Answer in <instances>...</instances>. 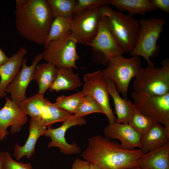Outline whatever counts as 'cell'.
<instances>
[{
    "mask_svg": "<svg viewBox=\"0 0 169 169\" xmlns=\"http://www.w3.org/2000/svg\"><path fill=\"white\" fill-rule=\"evenodd\" d=\"M151 1L157 9L169 13V0H151Z\"/></svg>",
    "mask_w": 169,
    "mask_h": 169,
    "instance_id": "33",
    "label": "cell"
},
{
    "mask_svg": "<svg viewBox=\"0 0 169 169\" xmlns=\"http://www.w3.org/2000/svg\"><path fill=\"white\" fill-rule=\"evenodd\" d=\"M27 52L25 49L21 47L8 61L0 65V99L6 96L5 89L20 69Z\"/></svg>",
    "mask_w": 169,
    "mask_h": 169,
    "instance_id": "16",
    "label": "cell"
},
{
    "mask_svg": "<svg viewBox=\"0 0 169 169\" xmlns=\"http://www.w3.org/2000/svg\"><path fill=\"white\" fill-rule=\"evenodd\" d=\"M84 95L82 90L68 96H60L57 97L54 104L71 114H74Z\"/></svg>",
    "mask_w": 169,
    "mask_h": 169,
    "instance_id": "27",
    "label": "cell"
},
{
    "mask_svg": "<svg viewBox=\"0 0 169 169\" xmlns=\"http://www.w3.org/2000/svg\"><path fill=\"white\" fill-rule=\"evenodd\" d=\"M46 98H44L43 95L37 93L26 98L18 106L32 118L43 122V118L46 109Z\"/></svg>",
    "mask_w": 169,
    "mask_h": 169,
    "instance_id": "24",
    "label": "cell"
},
{
    "mask_svg": "<svg viewBox=\"0 0 169 169\" xmlns=\"http://www.w3.org/2000/svg\"><path fill=\"white\" fill-rule=\"evenodd\" d=\"M90 164L86 160L77 158L74 161L71 169H88Z\"/></svg>",
    "mask_w": 169,
    "mask_h": 169,
    "instance_id": "34",
    "label": "cell"
},
{
    "mask_svg": "<svg viewBox=\"0 0 169 169\" xmlns=\"http://www.w3.org/2000/svg\"><path fill=\"white\" fill-rule=\"evenodd\" d=\"M71 18L57 17L54 19L44 47L50 42L58 39L70 32Z\"/></svg>",
    "mask_w": 169,
    "mask_h": 169,
    "instance_id": "25",
    "label": "cell"
},
{
    "mask_svg": "<svg viewBox=\"0 0 169 169\" xmlns=\"http://www.w3.org/2000/svg\"><path fill=\"white\" fill-rule=\"evenodd\" d=\"M169 141L165 134L164 126L154 122L151 129L142 135L140 141V148L144 153L156 149Z\"/></svg>",
    "mask_w": 169,
    "mask_h": 169,
    "instance_id": "21",
    "label": "cell"
},
{
    "mask_svg": "<svg viewBox=\"0 0 169 169\" xmlns=\"http://www.w3.org/2000/svg\"><path fill=\"white\" fill-rule=\"evenodd\" d=\"M99 10L106 16L109 28L122 50L124 53L131 52L138 37L139 21L132 15L113 9L108 5L100 6Z\"/></svg>",
    "mask_w": 169,
    "mask_h": 169,
    "instance_id": "3",
    "label": "cell"
},
{
    "mask_svg": "<svg viewBox=\"0 0 169 169\" xmlns=\"http://www.w3.org/2000/svg\"><path fill=\"white\" fill-rule=\"evenodd\" d=\"M56 69V77L49 88L50 91L73 90L82 85L79 74L74 73L73 68L60 67Z\"/></svg>",
    "mask_w": 169,
    "mask_h": 169,
    "instance_id": "20",
    "label": "cell"
},
{
    "mask_svg": "<svg viewBox=\"0 0 169 169\" xmlns=\"http://www.w3.org/2000/svg\"><path fill=\"white\" fill-rule=\"evenodd\" d=\"M56 73V68L50 63L46 62L37 65L34 71L33 79L38 84V93L44 95L55 79Z\"/></svg>",
    "mask_w": 169,
    "mask_h": 169,
    "instance_id": "23",
    "label": "cell"
},
{
    "mask_svg": "<svg viewBox=\"0 0 169 169\" xmlns=\"http://www.w3.org/2000/svg\"><path fill=\"white\" fill-rule=\"evenodd\" d=\"M47 129L45 124L37 120L31 118L29 126V134L28 139L22 146L17 143L14 147V156L19 161L24 156L30 158L35 152V146L38 139L44 135Z\"/></svg>",
    "mask_w": 169,
    "mask_h": 169,
    "instance_id": "17",
    "label": "cell"
},
{
    "mask_svg": "<svg viewBox=\"0 0 169 169\" xmlns=\"http://www.w3.org/2000/svg\"><path fill=\"white\" fill-rule=\"evenodd\" d=\"M107 65L105 69L101 70L103 74L114 82L118 92L124 99H128L129 83L143 69L140 57L133 56L127 58L123 55H117L111 58Z\"/></svg>",
    "mask_w": 169,
    "mask_h": 169,
    "instance_id": "4",
    "label": "cell"
},
{
    "mask_svg": "<svg viewBox=\"0 0 169 169\" xmlns=\"http://www.w3.org/2000/svg\"><path fill=\"white\" fill-rule=\"evenodd\" d=\"M141 169L139 167H136L134 168H128V169Z\"/></svg>",
    "mask_w": 169,
    "mask_h": 169,
    "instance_id": "39",
    "label": "cell"
},
{
    "mask_svg": "<svg viewBox=\"0 0 169 169\" xmlns=\"http://www.w3.org/2000/svg\"><path fill=\"white\" fill-rule=\"evenodd\" d=\"M4 106L0 110V141L8 135V128L10 127L12 135L20 132L28 122L27 115L9 98L6 97Z\"/></svg>",
    "mask_w": 169,
    "mask_h": 169,
    "instance_id": "14",
    "label": "cell"
},
{
    "mask_svg": "<svg viewBox=\"0 0 169 169\" xmlns=\"http://www.w3.org/2000/svg\"><path fill=\"white\" fill-rule=\"evenodd\" d=\"M77 44L69 32L58 39L50 42L44 47L42 53L43 59L56 68H79L76 63L80 58L76 50Z\"/></svg>",
    "mask_w": 169,
    "mask_h": 169,
    "instance_id": "7",
    "label": "cell"
},
{
    "mask_svg": "<svg viewBox=\"0 0 169 169\" xmlns=\"http://www.w3.org/2000/svg\"><path fill=\"white\" fill-rule=\"evenodd\" d=\"M100 7L86 9L74 13L70 33L77 43L87 46L95 38L99 27Z\"/></svg>",
    "mask_w": 169,
    "mask_h": 169,
    "instance_id": "10",
    "label": "cell"
},
{
    "mask_svg": "<svg viewBox=\"0 0 169 169\" xmlns=\"http://www.w3.org/2000/svg\"><path fill=\"white\" fill-rule=\"evenodd\" d=\"M43 59L42 53L36 55L31 64L28 66L25 59L20 69L12 81L7 86L5 92L10 94L12 100L18 105L26 98L25 92L30 82L33 79L34 71Z\"/></svg>",
    "mask_w": 169,
    "mask_h": 169,
    "instance_id": "13",
    "label": "cell"
},
{
    "mask_svg": "<svg viewBox=\"0 0 169 169\" xmlns=\"http://www.w3.org/2000/svg\"><path fill=\"white\" fill-rule=\"evenodd\" d=\"M1 169H33L31 163H24L14 160L10 153L3 152Z\"/></svg>",
    "mask_w": 169,
    "mask_h": 169,
    "instance_id": "31",
    "label": "cell"
},
{
    "mask_svg": "<svg viewBox=\"0 0 169 169\" xmlns=\"http://www.w3.org/2000/svg\"><path fill=\"white\" fill-rule=\"evenodd\" d=\"M16 9L20 8L28 2V0H16Z\"/></svg>",
    "mask_w": 169,
    "mask_h": 169,
    "instance_id": "36",
    "label": "cell"
},
{
    "mask_svg": "<svg viewBox=\"0 0 169 169\" xmlns=\"http://www.w3.org/2000/svg\"><path fill=\"white\" fill-rule=\"evenodd\" d=\"M15 25L19 34L28 40L45 45L54 18L46 0H28L15 11Z\"/></svg>",
    "mask_w": 169,
    "mask_h": 169,
    "instance_id": "2",
    "label": "cell"
},
{
    "mask_svg": "<svg viewBox=\"0 0 169 169\" xmlns=\"http://www.w3.org/2000/svg\"><path fill=\"white\" fill-rule=\"evenodd\" d=\"M3 152L0 151V169H1L2 162L3 159Z\"/></svg>",
    "mask_w": 169,
    "mask_h": 169,
    "instance_id": "38",
    "label": "cell"
},
{
    "mask_svg": "<svg viewBox=\"0 0 169 169\" xmlns=\"http://www.w3.org/2000/svg\"><path fill=\"white\" fill-rule=\"evenodd\" d=\"M88 169H101L95 164L90 163Z\"/></svg>",
    "mask_w": 169,
    "mask_h": 169,
    "instance_id": "37",
    "label": "cell"
},
{
    "mask_svg": "<svg viewBox=\"0 0 169 169\" xmlns=\"http://www.w3.org/2000/svg\"><path fill=\"white\" fill-rule=\"evenodd\" d=\"M109 4V0H77L74 13L91 8Z\"/></svg>",
    "mask_w": 169,
    "mask_h": 169,
    "instance_id": "32",
    "label": "cell"
},
{
    "mask_svg": "<svg viewBox=\"0 0 169 169\" xmlns=\"http://www.w3.org/2000/svg\"><path fill=\"white\" fill-rule=\"evenodd\" d=\"M100 13L97 32L93 40L87 46L91 47L92 51L93 61L97 64L107 65L111 58L123 55L124 52L111 33L106 16Z\"/></svg>",
    "mask_w": 169,
    "mask_h": 169,
    "instance_id": "8",
    "label": "cell"
},
{
    "mask_svg": "<svg viewBox=\"0 0 169 169\" xmlns=\"http://www.w3.org/2000/svg\"><path fill=\"white\" fill-rule=\"evenodd\" d=\"M106 81L108 92L115 105V113L117 116L115 122L129 123L135 109L133 102L120 96L113 81L106 78Z\"/></svg>",
    "mask_w": 169,
    "mask_h": 169,
    "instance_id": "18",
    "label": "cell"
},
{
    "mask_svg": "<svg viewBox=\"0 0 169 169\" xmlns=\"http://www.w3.org/2000/svg\"><path fill=\"white\" fill-rule=\"evenodd\" d=\"M160 64V68L148 65L142 69L134 81V91L156 95L169 93V59H163Z\"/></svg>",
    "mask_w": 169,
    "mask_h": 169,
    "instance_id": "6",
    "label": "cell"
},
{
    "mask_svg": "<svg viewBox=\"0 0 169 169\" xmlns=\"http://www.w3.org/2000/svg\"><path fill=\"white\" fill-rule=\"evenodd\" d=\"M82 90L85 95H91L102 108L107 118L109 124L116 120L111 108L109 94L107 91L106 78L100 70L92 73L85 74Z\"/></svg>",
    "mask_w": 169,
    "mask_h": 169,
    "instance_id": "11",
    "label": "cell"
},
{
    "mask_svg": "<svg viewBox=\"0 0 169 169\" xmlns=\"http://www.w3.org/2000/svg\"><path fill=\"white\" fill-rule=\"evenodd\" d=\"M131 95L135 108L154 122L169 125V93L156 95L134 91Z\"/></svg>",
    "mask_w": 169,
    "mask_h": 169,
    "instance_id": "9",
    "label": "cell"
},
{
    "mask_svg": "<svg viewBox=\"0 0 169 169\" xmlns=\"http://www.w3.org/2000/svg\"><path fill=\"white\" fill-rule=\"evenodd\" d=\"M140 30L136 45L130 53L131 56L143 57L148 65H154L150 58L157 56L160 51L157 42L163 32L165 23L164 18H141L139 21Z\"/></svg>",
    "mask_w": 169,
    "mask_h": 169,
    "instance_id": "5",
    "label": "cell"
},
{
    "mask_svg": "<svg viewBox=\"0 0 169 169\" xmlns=\"http://www.w3.org/2000/svg\"><path fill=\"white\" fill-rule=\"evenodd\" d=\"M106 137L117 139L121 142L120 145L123 149L128 150L140 148L142 135L134 129L129 123L115 122L106 126L103 131Z\"/></svg>",
    "mask_w": 169,
    "mask_h": 169,
    "instance_id": "15",
    "label": "cell"
},
{
    "mask_svg": "<svg viewBox=\"0 0 169 169\" xmlns=\"http://www.w3.org/2000/svg\"><path fill=\"white\" fill-rule=\"evenodd\" d=\"M47 106L50 118V125L58 122H63L70 117L72 114L55 105L48 99Z\"/></svg>",
    "mask_w": 169,
    "mask_h": 169,
    "instance_id": "30",
    "label": "cell"
},
{
    "mask_svg": "<svg viewBox=\"0 0 169 169\" xmlns=\"http://www.w3.org/2000/svg\"><path fill=\"white\" fill-rule=\"evenodd\" d=\"M86 123L83 117H77L74 115L65 120L62 125L55 129L48 128L44 136L50 137L51 141L49 143V148L56 147L60 152L65 154H77L81 152L80 148L75 142L69 144L66 141L65 134L66 131L74 125H81Z\"/></svg>",
    "mask_w": 169,
    "mask_h": 169,
    "instance_id": "12",
    "label": "cell"
},
{
    "mask_svg": "<svg viewBox=\"0 0 169 169\" xmlns=\"http://www.w3.org/2000/svg\"><path fill=\"white\" fill-rule=\"evenodd\" d=\"M88 146L81 154L83 159L101 169H126L138 166L144 153L140 149L128 150L117 142L97 135L88 138Z\"/></svg>",
    "mask_w": 169,
    "mask_h": 169,
    "instance_id": "1",
    "label": "cell"
},
{
    "mask_svg": "<svg viewBox=\"0 0 169 169\" xmlns=\"http://www.w3.org/2000/svg\"><path fill=\"white\" fill-rule=\"evenodd\" d=\"M94 113L104 114L101 107L95 99L90 95H85L74 115L77 117H83Z\"/></svg>",
    "mask_w": 169,
    "mask_h": 169,
    "instance_id": "28",
    "label": "cell"
},
{
    "mask_svg": "<svg viewBox=\"0 0 169 169\" xmlns=\"http://www.w3.org/2000/svg\"><path fill=\"white\" fill-rule=\"evenodd\" d=\"M138 166L141 169H169V141L144 153L140 159Z\"/></svg>",
    "mask_w": 169,
    "mask_h": 169,
    "instance_id": "19",
    "label": "cell"
},
{
    "mask_svg": "<svg viewBox=\"0 0 169 169\" xmlns=\"http://www.w3.org/2000/svg\"><path fill=\"white\" fill-rule=\"evenodd\" d=\"M109 4L117 11H126L133 16L136 14L144 16L148 12L157 9L151 0H109Z\"/></svg>",
    "mask_w": 169,
    "mask_h": 169,
    "instance_id": "22",
    "label": "cell"
},
{
    "mask_svg": "<svg viewBox=\"0 0 169 169\" xmlns=\"http://www.w3.org/2000/svg\"><path fill=\"white\" fill-rule=\"evenodd\" d=\"M10 58L7 56L3 51L0 48V65L5 63Z\"/></svg>",
    "mask_w": 169,
    "mask_h": 169,
    "instance_id": "35",
    "label": "cell"
},
{
    "mask_svg": "<svg viewBox=\"0 0 169 169\" xmlns=\"http://www.w3.org/2000/svg\"><path fill=\"white\" fill-rule=\"evenodd\" d=\"M154 122L135 109L129 124L142 135L146 133Z\"/></svg>",
    "mask_w": 169,
    "mask_h": 169,
    "instance_id": "29",
    "label": "cell"
},
{
    "mask_svg": "<svg viewBox=\"0 0 169 169\" xmlns=\"http://www.w3.org/2000/svg\"><path fill=\"white\" fill-rule=\"evenodd\" d=\"M54 18L57 17L72 18L77 0H47Z\"/></svg>",
    "mask_w": 169,
    "mask_h": 169,
    "instance_id": "26",
    "label": "cell"
}]
</instances>
